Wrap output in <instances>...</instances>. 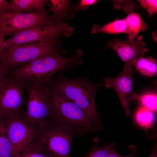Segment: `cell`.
Returning <instances> with one entry per match:
<instances>
[{
  "instance_id": "obj_1",
  "label": "cell",
  "mask_w": 157,
  "mask_h": 157,
  "mask_svg": "<svg viewBox=\"0 0 157 157\" xmlns=\"http://www.w3.org/2000/svg\"><path fill=\"white\" fill-rule=\"evenodd\" d=\"M50 117L54 125L72 135L100 131L85 113L65 96L53 92Z\"/></svg>"
},
{
  "instance_id": "obj_2",
  "label": "cell",
  "mask_w": 157,
  "mask_h": 157,
  "mask_svg": "<svg viewBox=\"0 0 157 157\" xmlns=\"http://www.w3.org/2000/svg\"><path fill=\"white\" fill-rule=\"evenodd\" d=\"M73 59L51 52L14 69L12 74L26 83L44 84L50 82L56 72L69 64Z\"/></svg>"
},
{
  "instance_id": "obj_3",
  "label": "cell",
  "mask_w": 157,
  "mask_h": 157,
  "mask_svg": "<svg viewBox=\"0 0 157 157\" xmlns=\"http://www.w3.org/2000/svg\"><path fill=\"white\" fill-rule=\"evenodd\" d=\"M97 88V87L88 82L65 79L54 83L53 92L62 94L72 101L102 131L104 127L95 102Z\"/></svg>"
},
{
  "instance_id": "obj_4",
  "label": "cell",
  "mask_w": 157,
  "mask_h": 157,
  "mask_svg": "<svg viewBox=\"0 0 157 157\" xmlns=\"http://www.w3.org/2000/svg\"><path fill=\"white\" fill-rule=\"evenodd\" d=\"M27 107L24 119L39 131L48 125L51 109V94L44 84L28 83Z\"/></svg>"
},
{
  "instance_id": "obj_5",
  "label": "cell",
  "mask_w": 157,
  "mask_h": 157,
  "mask_svg": "<svg viewBox=\"0 0 157 157\" xmlns=\"http://www.w3.org/2000/svg\"><path fill=\"white\" fill-rule=\"evenodd\" d=\"M42 13H12L0 11V33L3 38L31 28L57 24L56 16Z\"/></svg>"
},
{
  "instance_id": "obj_6",
  "label": "cell",
  "mask_w": 157,
  "mask_h": 157,
  "mask_svg": "<svg viewBox=\"0 0 157 157\" xmlns=\"http://www.w3.org/2000/svg\"><path fill=\"white\" fill-rule=\"evenodd\" d=\"M56 38L5 48L0 62L8 69H15L44 54L55 51Z\"/></svg>"
},
{
  "instance_id": "obj_7",
  "label": "cell",
  "mask_w": 157,
  "mask_h": 157,
  "mask_svg": "<svg viewBox=\"0 0 157 157\" xmlns=\"http://www.w3.org/2000/svg\"><path fill=\"white\" fill-rule=\"evenodd\" d=\"M72 31V27L64 22L33 27L15 33L9 39L5 40L4 45L6 48L56 38L62 33L69 35Z\"/></svg>"
},
{
  "instance_id": "obj_8",
  "label": "cell",
  "mask_w": 157,
  "mask_h": 157,
  "mask_svg": "<svg viewBox=\"0 0 157 157\" xmlns=\"http://www.w3.org/2000/svg\"><path fill=\"white\" fill-rule=\"evenodd\" d=\"M26 82L12 74L0 82V115L6 117L20 113Z\"/></svg>"
},
{
  "instance_id": "obj_9",
  "label": "cell",
  "mask_w": 157,
  "mask_h": 157,
  "mask_svg": "<svg viewBox=\"0 0 157 157\" xmlns=\"http://www.w3.org/2000/svg\"><path fill=\"white\" fill-rule=\"evenodd\" d=\"M40 132L36 144L51 157H70L72 137L71 133L48 125Z\"/></svg>"
},
{
  "instance_id": "obj_10",
  "label": "cell",
  "mask_w": 157,
  "mask_h": 157,
  "mask_svg": "<svg viewBox=\"0 0 157 157\" xmlns=\"http://www.w3.org/2000/svg\"><path fill=\"white\" fill-rule=\"evenodd\" d=\"M4 117L7 118L5 121V127L13 148L14 157H18L31 143L39 131L22 118L20 113Z\"/></svg>"
},
{
  "instance_id": "obj_11",
  "label": "cell",
  "mask_w": 157,
  "mask_h": 157,
  "mask_svg": "<svg viewBox=\"0 0 157 157\" xmlns=\"http://www.w3.org/2000/svg\"><path fill=\"white\" fill-rule=\"evenodd\" d=\"M133 69L124 67L122 72L113 77H106L104 79L105 86L107 88H112L117 94L124 110L128 117L131 115L130 103L134 92L133 87L134 82L133 78Z\"/></svg>"
},
{
  "instance_id": "obj_12",
  "label": "cell",
  "mask_w": 157,
  "mask_h": 157,
  "mask_svg": "<svg viewBox=\"0 0 157 157\" xmlns=\"http://www.w3.org/2000/svg\"><path fill=\"white\" fill-rule=\"evenodd\" d=\"M143 40L142 35L132 40H122L117 38L109 40L104 49H113L124 62V67L132 68L138 56H143L145 52L149 51Z\"/></svg>"
},
{
  "instance_id": "obj_13",
  "label": "cell",
  "mask_w": 157,
  "mask_h": 157,
  "mask_svg": "<svg viewBox=\"0 0 157 157\" xmlns=\"http://www.w3.org/2000/svg\"><path fill=\"white\" fill-rule=\"evenodd\" d=\"M46 2L44 0H11L6 11L12 13L44 12Z\"/></svg>"
},
{
  "instance_id": "obj_14",
  "label": "cell",
  "mask_w": 157,
  "mask_h": 157,
  "mask_svg": "<svg viewBox=\"0 0 157 157\" xmlns=\"http://www.w3.org/2000/svg\"><path fill=\"white\" fill-rule=\"evenodd\" d=\"M125 19L127 24L128 40H134L140 32L145 31L148 27L147 24L142 20L141 14L136 12L128 14Z\"/></svg>"
},
{
  "instance_id": "obj_15",
  "label": "cell",
  "mask_w": 157,
  "mask_h": 157,
  "mask_svg": "<svg viewBox=\"0 0 157 157\" xmlns=\"http://www.w3.org/2000/svg\"><path fill=\"white\" fill-rule=\"evenodd\" d=\"M99 33L115 34L128 33V27L125 18L123 19H116L102 26L94 24L93 25L91 33L97 34Z\"/></svg>"
},
{
  "instance_id": "obj_16",
  "label": "cell",
  "mask_w": 157,
  "mask_h": 157,
  "mask_svg": "<svg viewBox=\"0 0 157 157\" xmlns=\"http://www.w3.org/2000/svg\"><path fill=\"white\" fill-rule=\"evenodd\" d=\"M133 65L142 74L150 77L156 76L157 73V62L155 59L150 56L138 57Z\"/></svg>"
},
{
  "instance_id": "obj_17",
  "label": "cell",
  "mask_w": 157,
  "mask_h": 157,
  "mask_svg": "<svg viewBox=\"0 0 157 157\" xmlns=\"http://www.w3.org/2000/svg\"><path fill=\"white\" fill-rule=\"evenodd\" d=\"M4 117L0 115V157H14L13 149L6 130Z\"/></svg>"
},
{
  "instance_id": "obj_18",
  "label": "cell",
  "mask_w": 157,
  "mask_h": 157,
  "mask_svg": "<svg viewBox=\"0 0 157 157\" xmlns=\"http://www.w3.org/2000/svg\"><path fill=\"white\" fill-rule=\"evenodd\" d=\"M99 140L97 137L93 139L90 150L86 154L84 157H107L111 149L116 144V142H113L99 147L98 146Z\"/></svg>"
},
{
  "instance_id": "obj_19",
  "label": "cell",
  "mask_w": 157,
  "mask_h": 157,
  "mask_svg": "<svg viewBox=\"0 0 157 157\" xmlns=\"http://www.w3.org/2000/svg\"><path fill=\"white\" fill-rule=\"evenodd\" d=\"M135 117L138 124L146 128L152 125L155 119L154 113L143 106L137 110Z\"/></svg>"
},
{
  "instance_id": "obj_20",
  "label": "cell",
  "mask_w": 157,
  "mask_h": 157,
  "mask_svg": "<svg viewBox=\"0 0 157 157\" xmlns=\"http://www.w3.org/2000/svg\"><path fill=\"white\" fill-rule=\"evenodd\" d=\"M138 100L143 105V106L154 113L157 110V92L154 93L139 95L134 92L132 100Z\"/></svg>"
},
{
  "instance_id": "obj_21",
  "label": "cell",
  "mask_w": 157,
  "mask_h": 157,
  "mask_svg": "<svg viewBox=\"0 0 157 157\" xmlns=\"http://www.w3.org/2000/svg\"><path fill=\"white\" fill-rule=\"evenodd\" d=\"M50 1L51 4L47 3L49 7L48 10L50 12H53V14L56 16L57 19L56 21L58 23L62 22V17L65 15L67 10L69 1L63 0H51Z\"/></svg>"
},
{
  "instance_id": "obj_22",
  "label": "cell",
  "mask_w": 157,
  "mask_h": 157,
  "mask_svg": "<svg viewBox=\"0 0 157 157\" xmlns=\"http://www.w3.org/2000/svg\"><path fill=\"white\" fill-rule=\"evenodd\" d=\"M18 157H51L36 143H31L22 151Z\"/></svg>"
},
{
  "instance_id": "obj_23",
  "label": "cell",
  "mask_w": 157,
  "mask_h": 157,
  "mask_svg": "<svg viewBox=\"0 0 157 157\" xmlns=\"http://www.w3.org/2000/svg\"><path fill=\"white\" fill-rule=\"evenodd\" d=\"M114 7L116 9L122 8L124 12L128 14L136 12L139 7L131 0H113Z\"/></svg>"
},
{
  "instance_id": "obj_24",
  "label": "cell",
  "mask_w": 157,
  "mask_h": 157,
  "mask_svg": "<svg viewBox=\"0 0 157 157\" xmlns=\"http://www.w3.org/2000/svg\"><path fill=\"white\" fill-rule=\"evenodd\" d=\"M137 1L147 11L149 17H151L153 15L157 13L156 0H138Z\"/></svg>"
},
{
  "instance_id": "obj_25",
  "label": "cell",
  "mask_w": 157,
  "mask_h": 157,
  "mask_svg": "<svg viewBox=\"0 0 157 157\" xmlns=\"http://www.w3.org/2000/svg\"><path fill=\"white\" fill-rule=\"evenodd\" d=\"M130 150L129 154L125 156L121 155L117 153L113 148L110 151L107 157H134L137 152L136 147L133 144L129 146Z\"/></svg>"
},
{
  "instance_id": "obj_26",
  "label": "cell",
  "mask_w": 157,
  "mask_h": 157,
  "mask_svg": "<svg viewBox=\"0 0 157 157\" xmlns=\"http://www.w3.org/2000/svg\"><path fill=\"white\" fill-rule=\"evenodd\" d=\"M97 1L96 0H82L77 6L82 10H85L90 6L95 3Z\"/></svg>"
},
{
  "instance_id": "obj_27",
  "label": "cell",
  "mask_w": 157,
  "mask_h": 157,
  "mask_svg": "<svg viewBox=\"0 0 157 157\" xmlns=\"http://www.w3.org/2000/svg\"><path fill=\"white\" fill-rule=\"evenodd\" d=\"M8 70L6 66L0 62V82L7 75Z\"/></svg>"
},
{
  "instance_id": "obj_28",
  "label": "cell",
  "mask_w": 157,
  "mask_h": 157,
  "mask_svg": "<svg viewBox=\"0 0 157 157\" xmlns=\"http://www.w3.org/2000/svg\"><path fill=\"white\" fill-rule=\"evenodd\" d=\"M8 2L6 0H0V11L6 10Z\"/></svg>"
},
{
  "instance_id": "obj_29",
  "label": "cell",
  "mask_w": 157,
  "mask_h": 157,
  "mask_svg": "<svg viewBox=\"0 0 157 157\" xmlns=\"http://www.w3.org/2000/svg\"><path fill=\"white\" fill-rule=\"evenodd\" d=\"M0 33V56L4 51L5 47L4 45L5 40Z\"/></svg>"
},
{
  "instance_id": "obj_30",
  "label": "cell",
  "mask_w": 157,
  "mask_h": 157,
  "mask_svg": "<svg viewBox=\"0 0 157 157\" xmlns=\"http://www.w3.org/2000/svg\"><path fill=\"white\" fill-rule=\"evenodd\" d=\"M156 142H155L154 147L151 149V152L148 157H157V148Z\"/></svg>"
}]
</instances>
